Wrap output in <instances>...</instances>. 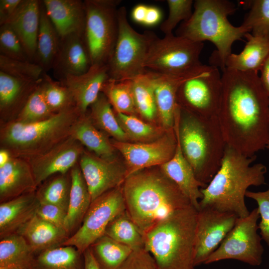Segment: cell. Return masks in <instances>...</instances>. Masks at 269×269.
<instances>
[{
	"mask_svg": "<svg viewBox=\"0 0 269 269\" xmlns=\"http://www.w3.org/2000/svg\"><path fill=\"white\" fill-rule=\"evenodd\" d=\"M84 146L71 135L45 152L27 159L37 186L56 174H65L79 162Z\"/></svg>",
	"mask_w": 269,
	"mask_h": 269,
	"instance_id": "17",
	"label": "cell"
},
{
	"mask_svg": "<svg viewBox=\"0 0 269 269\" xmlns=\"http://www.w3.org/2000/svg\"><path fill=\"white\" fill-rule=\"evenodd\" d=\"M41 0H22L18 8L6 23L20 39L31 62L36 53Z\"/></svg>",
	"mask_w": 269,
	"mask_h": 269,
	"instance_id": "24",
	"label": "cell"
},
{
	"mask_svg": "<svg viewBox=\"0 0 269 269\" xmlns=\"http://www.w3.org/2000/svg\"><path fill=\"white\" fill-rule=\"evenodd\" d=\"M173 129L197 179L207 185L220 167L227 145L217 117H202L178 106Z\"/></svg>",
	"mask_w": 269,
	"mask_h": 269,
	"instance_id": "4",
	"label": "cell"
},
{
	"mask_svg": "<svg viewBox=\"0 0 269 269\" xmlns=\"http://www.w3.org/2000/svg\"><path fill=\"white\" fill-rule=\"evenodd\" d=\"M12 155L9 151L3 148L0 150V167L5 165L11 158Z\"/></svg>",
	"mask_w": 269,
	"mask_h": 269,
	"instance_id": "55",
	"label": "cell"
},
{
	"mask_svg": "<svg viewBox=\"0 0 269 269\" xmlns=\"http://www.w3.org/2000/svg\"><path fill=\"white\" fill-rule=\"evenodd\" d=\"M35 269H84L83 254L72 246H62L36 255Z\"/></svg>",
	"mask_w": 269,
	"mask_h": 269,
	"instance_id": "33",
	"label": "cell"
},
{
	"mask_svg": "<svg viewBox=\"0 0 269 269\" xmlns=\"http://www.w3.org/2000/svg\"><path fill=\"white\" fill-rule=\"evenodd\" d=\"M191 17L181 22L176 35L196 42L205 40L212 42L217 50L210 58L211 65L223 71L225 61L232 52L236 40H241L247 30L241 25L235 26L228 16L236 10L234 3L226 0H196Z\"/></svg>",
	"mask_w": 269,
	"mask_h": 269,
	"instance_id": "5",
	"label": "cell"
},
{
	"mask_svg": "<svg viewBox=\"0 0 269 269\" xmlns=\"http://www.w3.org/2000/svg\"><path fill=\"white\" fill-rule=\"evenodd\" d=\"M176 140L177 145L173 156L159 167L198 210L199 201L202 197L201 189L207 185L197 179L192 166L183 154L177 137Z\"/></svg>",
	"mask_w": 269,
	"mask_h": 269,
	"instance_id": "25",
	"label": "cell"
},
{
	"mask_svg": "<svg viewBox=\"0 0 269 269\" xmlns=\"http://www.w3.org/2000/svg\"><path fill=\"white\" fill-rule=\"evenodd\" d=\"M221 77L218 67L203 64L196 73L180 84L177 93V104L202 117H217L222 89Z\"/></svg>",
	"mask_w": 269,
	"mask_h": 269,
	"instance_id": "12",
	"label": "cell"
},
{
	"mask_svg": "<svg viewBox=\"0 0 269 269\" xmlns=\"http://www.w3.org/2000/svg\"><path fill=\"white\" fill-rule=\"evenodd\" d=\"M22 1V0H0V25L8 21Z\"/></svg>",
	"mask_w": 269,
	"mask_h": 269,
	"instance_id": "50",
	"label": "cell"
},
{
	"mask_svg": "<svg viewBox=\"0 0 269 269\" xmlns=\"http://www.w3.org/2000/svg\"><path fill=\"white\" fill-rule=\"evenodd\" d=\"M260 218L258 208L245 217H238L235 225L204 264L225 260H235L253 266H260L264 248L258 233Z\"/></svg>",
	"mask_w": 269,
	"mask_h": 269,
	"instance_id": "11",
	"label": "cell"
},
{
	"mask_svg": "<svg viewBox=\"0 0 269 269\" xmlns=\"http://www.w3.org/2000/svg\"><path fill=\"white\" fill-rule=\"evenodd\" d=\"M39 202L36 191L0 203V239L15 233L35 214Z\"/></svg>",
	"mask_w": 269,
	"mask_h": 269,
	"instance_id": "27",
	"label": "cell"
},
{
	"mask_svg": "<svg viewBox=\"0 0 269 269\" xmlns=\"http://www.w3.org/2000/svg\"><path fill=\"white\" fill-rule=\"evenodd\" d=\"M36 255L24 238L15 233L0 239V267L35 269Z\"/></svg>",
	"mask_w": 269,
	"mask_h": 269,
	"instance_id": "32",
	"label": "cell"
},
{
	"mask_svg": "<svg viewBox=\"0 0 269 269\" xmlns=\"http://www.w3.org/2000/svg\"><path fill=\"white\" fill-rule=\"evenodd\" d=\"M92 62L84 35L72 34L61 37L59 51L52 70L59 81L68 75L86 73Z\"/></svg>",
	"mask_w": 269,
	"mask_h": 269,
	"instance_id": "18",
	"label": "cell"
},
{
	"mask_svg": "<svg viewBox=\"0 0 269 269\" xmlns=\"http://www.w3.org/2000/svg\"><path fill=\"white\" fill-rule=\"evenodd\" d=\"M0 71L13 77L34 81L41 79L44 73L35 63L8 58L0 54Z\"/></svg>",
	"mask_w": 269,
	"mask_h": 269,
	"instance_id": "44",
	"label": "cell"
},
{
	"mask_svg": "<svg viewBox=\"0 0 269 269\" xmlns=\"http://www.w3.org/2000/svg\"><path fill=\"white\" fill-rule=\"evenodd\" d=\"M0 269H8L4 268V267H0Z\"/></svg>",
	"mask_w": 269,
	"mask_h": 269,
	"instance_id": "57",
	"label": "cell"
},
{
	"mask_svg": "<svg viewBox=\"0 0 269 269\" xmlns=\"http://www.w3.org/2000/svg\"><path fill=\"white\" fill-rule=\"evenodd\" d=\"M203 42L173 34L153 40L146 57V70L172 76H184L202 65L199 60Z\"/></svg>",
	"mask_w": 269,
	"mask_h": 269,
	"instance_id": "9",
	"label": "cell"
},
{
	"mask_svg": "<svg viewBox=\"0 0 269 269\" xmlns=\"http://www.w3.org/2000/svg\"><path fill=\"white\" fill-rule=\"evenodd\" d=\"M238 218L235 214L209 208L197 210L194 267L204 264L233 228Z\"/></svg>",
	"mask_w": 269,
	"mask_h": 269,
	"instance_id": "15",
	"label": "cell"
},
{
	"mask_svg": "<svg viewBox=\"0 0 269 269\" xmlns=\"http://www.w3.org/2000/svg\"><path fill=\"white\" fill-rule=\"evenodd\" d=\"M115 113L119 124L128 136L130 141H152L160 137L166 131L145 123L136 116Z\"/></svg>",
	"mask_w": 269,
	"mask_h": 269,
	"instance_id": "40",
	"label": "cell"
},
{
	"mask_svg": "<svg viewBox=\"0 0 269 269\" xmlns=\"http://www.w3.org/2000/svg\"><path fill=\"white\" fill-rule=\"evenodd\" d=\"M132 90L137 114L153 121L158 117L154 91L147 71L131 79Z\"/></svg>",
	"mask_w": 269,
	"mask_h": 269,
	"instance_id": "36",
	"label": "cell"
},
{
	"mask_svg": "<svg viewBox=\"0 0 269 269\" xmlns=\"http://www.w3.org/2000/svg\"><path fill=\"white\" fill-rule=\"evenodd\" d=\"M71 136L97 156L115 158L116 148L107 135L92 123L88 111L80 115L72 128Z\"/></svg>",
	"mask_w": 269,
	"mask_h": 269,
	"instance_id": "30",
	"label": "cell"
},
{
	"mask_svg": "<svg viewBox=\"0 0 269 269\" xmlns=\"http://www.w3.org/2000/svg\"><path fill=\"white\" fill-rule=\"evenodd\" d=\"M70 171L65 174H58L36 191L39 203L56 205L67 212L71 185Z\"/></svg>",
	"mask_w": 269,
	"mask_h": 269,
	"instance_id": "39",
	"label": "cell"
},
{
	"mask_svg": "<svg viewBox=\"0 0 269 269\" xmlns=\"http://www.w3.org/2000/svg\"><path fill=\"white\" fill-rule=\"evenodd\" d=\"M101 92L107 97L115 112L136 115L130 80L116 81L109 78L104 83Z\"/></svg>",
	"mask_w": 269,
	"mask_h": 269,
	"instance_id": "38",
	"label": "cell"
},
{
	"mask_svg": "<svg viewBox=\"0 0 269 269\" xmlns=\"http://www.w3.org/2000/svg\"><path fill=\"white\" fill-rule=\"evenodd\" d=\"M120 269H158L152 255L144 248L133 250Z\"/></svg>",
	"mask_w": 269,
	"mask_h": 269,
	"instance_id": "48",
	"label": "cell"
},
{
	"mask_svg": "<svg viewBox=\"0 0 269 269\" xmlns=\"http://www.w3.org/2000/svg\"><path fill=\"white\" fill-rule=\"evenodd\" d=\"M84 36L92 65L107 64L119 33L120 0H85Z\"/></svg>",
	"mask_w": 269,
	"mask_h": 269,
	"instance_id": "10",
	"label": "cell"
},
{
	"mask_svg": "<svg viewBox=\"0 0 269 269\" xmlns=\"http://www.w3.org/2000/svg\"><path fill=\"white\" fill-rule=\"evenodd\" d=\"M109 78L107 64H94L86 73L67 76L60 82L68 88L76 107L84 114L96 100L104 83Z\"/></svg>",
	"mask_w": 269,
	"mask_h": 269,
	"instance_id": "19",
	"label": "cell"
},
{
	"mask_svg": "<svg viewBox=\"0 0 269 269\" xmlns=\"http://www.w3.org/2000/svg\"><path fill=\"white\" fill-rule=\"evenodd\" d=\"M119 33L107 65L109 75L116 81L132 79L144 74V63L156 34L150 31L141 33L130 25L125 6L118 9Z\"/></svg>",
	"mask_w": 269,
	"mask_h": 269,
	"instance_id": "8",
	"label": "cell"
},
{
	"mask_svg": "<svg viewBox=\"0 0 269 269\" xmlns=\"http://www.w3.org/2000/svg\"><path fill=\"white\" fill-rule=\"evenodd\" d=\"M41 79L38 81L27 80L0 71L1 124L16 118Z\"/></svg>",
	"mask_w": 269,
	"mask_h": 269,
	"instance_id": "21",
	"label": "cell"
},
{
	"mask_svg": "<svg viewBox=\"0 0 269 269\" xmlns=\"http://www.w3.org/2000/svg\"><path fill=\"white\" fill-rule=\"evenodd\" d=\"M148 5L138 4L134 6L131 12V17L134 21L136 23L143 24L145 19Z\"/></svg>",
	"mask_w": 269,
	"mask_h": 269,
	"instance_id": "52",
	"label": "cell"
},
{
	"mask_svg": "<svg viewBox=\"0 0 269 269\" xmlns=\"http://www.w3.org/2000/svg\"><path fill=\"white\" fill-rule=\"evenodd\" d=\"M197 210H179L144 234V248L158 269H193Z\"/></svg>",
	"mask_w": 269,
	"mask_h": 269,
	"instance_id": "6",
	"label": "cell"
},
{
	"mask_svg": "<svg viewBox=\"0 0 269 269\" xmlns=\"http://www.w3.org/2000/svg\"><path fill=\"white\" fill-rule=\"evenodd\" d=\"M41 82L13 121L23 123H35L46 120L56 114L51 110L45 100Z\"/></svg>",
	"mask_w": 269,
	"mask_h": 269,
	"instance_id": "43",
	"label": "cell"
},
{
	"mask_svg": "<svg viewBox=\"0 0 269 269\" xmlns=\"http://www.w3.org/2000/svg\"><path fill=\"white\" fill-rule=\"evenodd\" d=\"M66 214L61 208L44 203H39L36 211V215L42 219L64 230Z\"/></svg>",
	"mask_w": 269,
	"mask_h": 269,
	"instance_id": "49",
	"label": "cell"
},
{
	"mask_svg": "<svg viewBox=\"0 0 269 269\" xmlns=\"http://www.w3.org/2000/svg\"><path fill=\"white\" fill-rule=\"evenodd\" d=\"M246 45L239 54L231 53L225 61V69L243 72L260 71L269 56V39L245 34Z\"/></svg>",
	"mask_w": 269,
	"mask_h": 269,
	"instance_id": "28",
	"label": "cell"
},
{
	"mask_svg": "<svg viewBox=\"0 0 269 269\" xmlns=\"http://www.w3.org/2000/svg\"><path fill=\"white\" fill-rule=\"evenodd\" d=\"M69 201L64 229L69 234L83 220L92 203L91 197L79 162L70 170Z\"/></svg>",
	"mask_w": 269,
	"mask_h": 269,
	"instance_id": "29",
	"label": "cell"
},
{
	"mask_svg": "<svg viewBox=\"0 0 269 269\" xmlns=\"http://www.w3.org/2000/svg\"><path fill=\"white\" fill-rule=\"evenodd\" d=\"M124 158L127 177L142 169L160 166L174 155L177 140L173 130L166 131L157 139L146 142L111 140Z\"/></svg>",
	"mask_w": 269,
	"mask_h": 269,
	"instance_id": "14",
	"label": "cell"
},
{
	"mask_svg": "<svg viewBox=\"0 0 269 269\" xmlns=\"http://www.w3.org/2000/svg\"><path fill=\"white\" fill-rule=\"evenodd\" d=\"M81 114L74 106L39 122L12 121L1 124L0 148L7 150L13 156L25 159L41 154L71 135Z\"/></svg>",
	"mask_w": 269,
	"mask_h": 269,
	"instance_id": "7",
	"label": "cell"
},
{
	"mask_svg": "<svg viewBox=\"0 0 269 269\" xmlns=\"http://www.w3.org/2000/svg\"><path fill=\"white\" fill-rule=\"evenodd\" d=\"M61 37L48 17L42 0L34 63L47 73L52 69L59 51Z\"/></svg>",
	"mask_w": 269,
	"mask_h": 269,
	"instance_id": "31",
	"label": "cell"
},
{
	"mask_svg": "<svg viewBox=\"0 0 269 269\" xmlns=\"http://www.w3.org/2000/svg\"><path fill=\"white\" fill-rule=\"evenodd\" d=\"M200 67L184 76L164 75L147 70L154 91L158 118L165 130H173L175 115L178 107L177 93L180 84L196 73Z\"/></svg>",
	"mask_w": 269,
	"mask_h": 269,
	"instance_id": "20",
	"label": "cell"
},
{
	"mask_svg": "<svg viewBox=\"0 0 269 269\" xmlns=\"http://www.w3.org/2000/svg\"><path fill=\"white\" fill-rule=\"evenodd\" d=\"M79 164L92 202L104 193L122 186L127 178L125 165L115 158H102L85 149Z\"/></svg>",
	"mask_w": 269,
	"mask_h": 269,
	"instance_id": "16",
	"label": "cell"
},
{
	"mask_svg": "<svg viewBox=\"0 0 269 269\" xmlns=\"http://www.w3.org/2000/svg\"><path fill=\"white\" fill-rule=\"evenodd\" d=\"M260 81L269 99V56L265 61L261 70Z\"/></svg>",
	"mask_w": 269,
	"mask_h": 269,
	"instance_id": "53",
	"label": "cell"
},
{
	"mask_svg": "<svg viewBox=\"0 0 269 269\" xmlns=\"http://www.w3.org/2000/svg\"><path fill=\"white\" fill-rule=\"evenodd\" d=\"M168 15L160 26V30L164 35L173 34V30L180 22L187 20L191 16L192 0H167Z\"/></svg>",
	"mask_w": 269,
	"mask_h": 269,
	"instance_id": "45",
	"label": "cell"
},
{
	"mask_svg": "<svg viewBox=\"0 0 269 269\" xmlns=\"http://www.w3.org/2000/svg\"><path fill=\"white\" fill-rule=\"evenodd\" d=\"M89 248L101 269H120L133 251L129 247L105 235Z\"/></svg>",
	"mask_w": 269,
	"mask_h": 269,
	"instance_id": "35",
	"label": "cell"
},
{
	"mask_svg": "<svg viewBox=\"0 0 269 269\" xmlns=\"http://www.w3.org/2000/svg\"><path fill=\"white\" fill-rule=\"evenodd\" d=\"M247 2L250 10L241 25L255 36L269 39V0Z\"/></svg>",
	"mask_w": 269,
	"mask_h": 269,
	"instance_id": "42",
	"label": "cell"
},
{
	"mask_svg": "<svg viewBox=\"0 0 269 269\" xmlns=\"http://www.w3.org/2000/svg\"><path fill=\"white\" fill-rule=\"evenodd\" d=\"M246 197L256 201L261 217L258 225L262 239L269 247V190L262 192L247 191Z\"/></svg>",
	"mask_w": 269,
	"mask_h": 269,
	"instance_id": "47",
	"label": "cell"
},
{
	"mask_svg": "<svg viewBox=\"0 0 269 269\" xmlns=\"http://www.w3.org/2000/svg\"><path fill=\"white\" fill-rule=\"evenodd\" d=\"M266 148H268V149H269V139L268 140V142H267V145H266Z\"/></svg>",
	"mask_w": 269,
	"mask_h": 269,
	"instance_id": "56",
	"label": "cell"
},
{
	"mask_svg": "<svg viewBox=\"0 0 269 269\" xmlns=\"http://www.w3.org/2000/svg\"><path fill=\"white\" fill-rule=\"evenodd\" d=\"M0 54L13 59L30 61L18 36L7 23L0 25Z\"/></svg>",
	"mask_w": 269,
	"mask_h": 269,
	"instance_id": "46",
	"label": "cell"
},
{
	"mask_svg": "<svg viewBox=\"0 0 269 269\" xmlns=\"http://www.w3.org/2000/svg\"><path fill=\"white\" fill-rule=\"evenodd\" d=\"M125 210L122 186L104 193L92 202L82 224L62 246L75 247L83 254L96 240L105 235L110 222Z\"/></svg>",
	"mask_w": 269,
	"mask_h": 269,
	"instance_id": "13",
	"label": "cell"
},
{
	"mask_svg": "<svg viewBox=\"0 0 269 269\" xmlns=\"http://www.w3.org/2000/svg\"><path fill=\"white\" fill-rule=\"evenodd\" d=\"M41 85L45 100L54 113L76 106L68 88L61 82L53 80L47 73L42 75Z\"/></svg>",
	"mask_w": 269,
	"mask_h": 269,
	"instance_id": "41",
	"label": "cell"
},
{
	"mask_svg": "<svg viewBox=\"0 0 269 269\" xmlns=\"http://www.w3.org/2000/svg\"><path fill=\"white\" fill-rule=\"evenodd\" d=\"M89 109V117L98 129L107 135L111 136L116 140L130 141L128 136L119 124L111 104L103 93H100Z\"/></svg>",
	"mask_w": 269,
	"mask_h": 269,
	"instance_id": "34",
	"label": "cell"
},
{
	"mask_svg": "<svg viewBox=\"0 0 269 269\" xmlns=\"http://www.w3.org/2000/svg\"><path fill=\"white\" fill-rule=\"evenodd\" d=\"M22 236L37 255L46 250L61 246L69 234L35 214L16 232Z\"/></svg>",
	"mask_w": 269,
	"mask_h": 269,
	"instance_id": "26",
	"label": "cell"
},
{
	"mask_svg": "<svg viewBox=\"0 0 269 269\" xmlns=\"http://www.w3.org/2000/svg\"><path fill=\"white\" fill-rule=\"evenodd\" d=\"M105 235L133 250L144 248V235L126 210L110 222Z\"/></svg>",
	"mask_w": 269,
	"mask_h": 269,
	"instance_id": "37",
	"label": "cell"
},
{
	"mask_svg": "<svg viewBox=\"0 0 269 269\" xmlns=\"http://www.w3.org/2000/svg\"><path fill=\"white\" fill-rule=\"evenodd\" d=\"M256 158L226 145L220 168L207 185L201 189L202 197L198 209L209 208L238 217L249 215L245 201L248 188L265 184L267 171L262 163L251 165Z\"/></svg>",
	"mask_w": 269,
	"mask_h": 269,
	"instance_id": "3",
	"label": "cell"
},
{
	"mask_svg": "<svg viewBox=\"0 0 269 269\" xmlns=\"http://www.w3.org/2000/svg\"><path fill=\"white\" fill-rule=\"evenodd\" d=\"M46 13L60 37L84 35L86 12L81 0H43Z\"/></svg>",
	"mask_w": 269,
	"mask_h": 269,
	"instance_id": "22",
	"label": "cell"
},
{
	"mask_svg": "<svg viewBox=\"0 0 269 269\" xmlns=\"http://www.w3.org/2000/svg\"><path fill=\"white\" fill-rule=\"evenodd\" d=\"M83 257L84 269H101L90 248L83 253Z\"/></svg>",
	"mask_w": 269,
	"mask_h": 269,
	"instance_id": "54",
	"label": "cell"
},
{
	"mask_svg": "<svg viewBox=\"0 0 269 269\" xmlns=\"http://www.w3.org/2000/svg\"><path fill=\"white\" fill-rule=\"evenodd\" d=\"M162 13L161 9L155 5H148L147 13L143 24L146 26H153L161 20Z\"/></svg>",
	"mask_w": 269,
	"mask_h": 269,
	"instance_id": "51",
	"label": "cell"
},
{
	"mask_svg": "<svg viewBox=\"0 0 269 269\" xmlns=\"http://www.w3.org/2000/svg\"><path fill=\"white\" fill-rule=\"evenodd\" d=\"M217 119L226 144L248 156L269 139V99L258 73L225 69Z\"/></svg>",
	"mask_w": 269,
	"mask_h": 269,
	"instance_id": "1",
	"label": "cell"
},
{
	"mask_svg": "<svg viewBox=\"0 0 269 269\" xmlns=\"http://www.w3.org/2000/svg\"><path fill=\"white\" fill-rule=\"evenodd\" d=\"M122 188L126 211L143 235L174 212L192 205L159 166L130 175Z\"/></svg>",
	"mask_w": 269,
	"mask_h": 269,
	"instance_id": "2",
	"label": "cell"
},
{
	"mask_svg": "<svg viewBox=\"0 0 269 269\" xmlns=\"http://www.w3.org/2000/svg\"><path fill=\"white\" fill-rule=\"evenodd\" d=\"M37 188L26 159L12 156L7 163L0 167V203L35 192Z\"/></svg>",
	"mask_w": 269,
	"mask_h": 269,
	"instance_id": "23",
	"label": "cell"
}]
</instances>
